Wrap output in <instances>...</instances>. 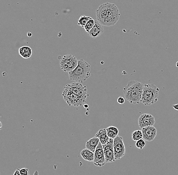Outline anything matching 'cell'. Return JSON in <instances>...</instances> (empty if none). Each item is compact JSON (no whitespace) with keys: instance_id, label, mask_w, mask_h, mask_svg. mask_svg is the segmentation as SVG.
<instances>
[{"instance_id":"2","label":"cell","mask_w":178,"mask_h":175,"mask_svg":"<svg viewBox=\"0 0 178 175\" xmlns=\"http://www.w3.org/2000/svg\"><path fill=\"white\" fill-rule=\"evenodd\" d=\"M97 20L102 25L112 26L118 21L121 14L119 9L113 3H104L96 10Z\"/></svg>"},{"instance_id":"17","label":"cell","mask_w":178,"mask_h":175,"mask_svg":"<svg viewBox=\"0 0 178 175\" xmlns=\"http://www.w3.org/2000/svg\"><path fill=\"white\" fill-rule=\"evenodd\" d=\"M106 129L107 130V135L109 137L114 139L116 137L118 136L119 130L117 127L115 126H109Z\"/></svg>"},{"instance_id":"16","label":"cell","mask_w":178,"mask_h":175,"mask_svg":"<svg viewBox=\"0 0 178 175\" xmlns=\"http://www.w3.org/2000/svg\"><path fill=\"white\" fill-rule=\"evenodd\" d=\"M80 154L84 160H87L88 162H93L94 161V154H95L94 152L87 148L82 150L80 152Z\"/></svg>"},{"instance_id":"3","label":"cell","mask_w":178,"mask_h":175,"mask_svg":"<svg viewBox=\"0 0 178 175\" xmlns=\"http://www.w3.org/2000/svg\"><path fill=\"white\" fill-rule=\"evenodd\" d=\"M144 84L136 80H131L123 88V94L127 101L131 104L141 103L142 92Z\"/></svg>"},{"instance_id":"27","label":"cell","mask_w":178,"mask_h":175,"mask_svg":"<svg viewBox=\"0 0 178 175\" xmlns=\"http://www.w3.org/2000/svg\"><path fill=\"white\" fill-rule=\"evenodd\" d=\"M1 129H2V124L1 122Z\"/></svg>"},{"instance_id":"6","label":"cell","mask_w":178,"mask_h":175,"mask_svg":"<svg viewBox=\"0 0 178 175\" xmlns=\"http://www.w3.org/2000/svg\"><path fill=\"white\" fill-rule=\"evenodd\" d=\"M60 66L61 69L65 72H70L74 70L78 66L79 60L71 54L65 55L60 58Z\"/></svg>"},{"instance_id":"9","label":"cell","mask_w":178,"mask_h":175,"mask_svg":"<svg viewBox=\"0 0 178 175\" xmlns=\"http://www.w3.org/2000/svg\"><path fill=\"white\" fill-rule=\"evenodd\" d=\"M114 139L109 138V140L105 145H103V150L106 163L115 162L113 148Z\"/></svg>"},{"instance_id":"1","label":"cell","mask_w":178,"mask_h":175,"mask_svg":"<svg viewBox=\"0 0 178 175\" xmlns=\"http://www.w3.org/2000/svg\"><path fill=\"white\" fill-rule=\"evenodd\" d=\"M87 88L81 83L74 82L67 84L62 92L63 99L69 106L80 107L86 102L88 96Z\"/></svg>"},{"instance_id":"26","label":"cell","mask_w":178,"mask_h":175,"mask_svg":"<svg viewBox=\"0 0 178 175\" xmlns=\"http://www.w3.org/2000/svg\"><path fill=\"white\" fill-rule=\"evenodd\" d=\"M176 66H177V67H178V62H177V63H176Z\"/></svg>"},{"instance_id":"8","label":"cell","mask_w":178,"mask_h":175,"mask_svg":"<svg viewBox=\"0 0 178 175\" xmlns=\"http://www.w3.org/2000/svg\"><path fill=\"white\" fill-rule=\"evenodd\" d=\"M94 160L93 163L95 166L99 167H102L106 164L104 152L103 150V145L100 142L97 146L96 149L94 152Z\"/></svg>"},{"instance_id":"24","label":"cell","mask_w":178,"mask_h":175,"mask_svg":"<svg viewBox=\"0 0 178 175\" xmlns=\"http://www.w3.org/2000/svg\"><path fill=\"white\" fill-rule=\"evenodd\" d=\"M20 175V169L19 168H17L16 170H15V173H14V175Z\"/></svg>"},{"instance_id":"22","label":"cell","mask_w":178,"mask_h":175,"mask_svg":"<svg viewBox=\"0 0 178 175\" xmlns=\"http://www.w3.org/2000/svg\"><path fill=\"white\" fill-rule=\"evenodd\" d=\"M20 175H30V173H29V170L28 168H24L20 169Z\"/></svg>"},{"instance_id":"13","label":"cell","mask_w":178,"mask_h":175,"mask_svg":"<svg viewBox=\"0 0 178 175\" xmlns=\"http://www.w3.org/2000/svg\"><path fill=\"white\" fill-rule=\"evenodd\" d=\"M95 136L98 137L102 145H105L109 140L108 136L107 135L106 129H101L98 132L95 134Z\"/></svg>"},{"instance_id":"23","label":"cell","mask_w":178,"mask_h":175,"mask_svg":"<svg viewBox=\"0 0 178 175\" xmlns=\"http://www.w3.org/2000/svg\"><path fill=\"white\" fill-rule=\"evenodd\" d=\"M118 103L119 104H123L125 103V99L123 96H119L118 99Z\"/></svg>"},{"instance_id":"5","label":"cell","mask_w":178,"mask_h":175,"mask_svg":"<svg viewBox=\"0 0 178 175\" xmlns=\"http://www.w3.org/2000/svg\"><path fill=\"white\" fill-rule=\"evenodd\" d=\"M159 91V88L155 84L152 83L144 84L141 103L147 106L156 104L158 100Z\"/></svg>"},{"instance_id":"4","label":"cell","mask_w":178,"mask_h":175,"mask_svg":"<svg viewBox=\"0 0 178 175\" xmlns=\"http://www.w3.org/2000/svg\"><path fill=\"white\" fill-rule=\"evenodd\" d=\"M68 73L70 80L83 83L91 76V66L84 59H79L76 68Z\"/></svg>"},{"instance_id":"10","label":"cell","mask_w":178,"mask_h":175,"mask_svg":"<svg viewBox=\"0 0 178 175\" xmlns=\"http://www.w3.org/2000/svg\"><path fill=\"white\" fill-rule=\"evenodd\" d=\"M155 124L156 119L150 114H142L138 119V126L141 129L150 126H154Z\"/></svg>"},{"instance_id":"18","label":"cell","mask_w":178,"mask_h":175,"mask_svg":"<svg viewBox=\"0 0 178 175\" xmlns=\"http://www.w3.org/2000/svg\"><path fill=\"white\" fill-rule=\"evenodd\" d=\"M92 17H91L86 16V15H83V16H80L79 19L78 20V24L82 27H84L87 23L88 22L89 20Z\"/></svg>"},{"instance_id":"14","label":"cell","mask_w":178,"mask_h":175,"mask_svg":"<svg viewBox=\"0 0 178 175\" xmlns=\"http://www.w3.org/2000/svg\"><path fill=\"white\" fill-rule=\"evenodd\" d=\"M33 51L29 46H22L19 48V54L24 59H28L32 56Z\"/></svg>"},{"instance_id":"7","label":"cell","mask_w":178,"mask_h":175,"mask_svg":"<svg viewBox=\"0 0 178 175\" xmlns=\"http://www.w3.org/2000/svg\"><path fill=\"white\" fill-rule=\"evenodd\" d=\"M114 152L115 160H118L123 158L126 154V147L123 138L118 136L114 139Z\"/></svg>"},{"instance_id":"15","label":"cell","mask_w":178,"mask_h":175,"mask_svg":"<svg viewBox=\"0 0 178 175\" xmlns=\"http://www.w3.org/2000/svg\"><path fill=\"white\" fill-rule=\"evenodd\" d=\"M100 142V140L98 137H93L86 142V148L90 150L93 152H95V150Z\"/></svg>"},{"instance_id":"25","label":"cell","mask_w":178,"mask_h":175,"mask_svg":"<svg viewBox=\"0 0 178 175\" xmlns=\"http://www.w3.org/2000/svg\"><path fill=\"white\" fill-rule=\"evenodd\" d=\"M173 108H174L175 110H177L178 111V104H175L173 106Z\"/></svg>"},{"instance_id":"20","label":"cell","mask_w":178,"mask_h":175,"mask_svg":"<svg viewBox=\"0 0 178 175\" xmlns=\"http://www.w3.org/2000/svg\"><path fill=\"white\" fill-rule=\"evenodd\" d=\"M95 23V20L94 19H93L92 18L89 20L88 22L87 23L85 26L84 27V30L86 32L89 33L90 30L94 26Z\"/></svg>"},{"instance_id":"19","label":"cell","mask_w":178,"mask_h":175,"mask_svg":"<svg viewBox=\"0 0 178 175\" xmlns=\"http://www.w3.org/2000/svg\"><path fill=\"white\" fill-rule=\"evenodd\" d=\"M132 138L135 141L139 140L143 138V133L142 130H136L133 132L132 135Z\"/></svg>"},{"instance_id":"12","label":"cell","mask_w":178,"mask_h":175,"mask_svg":"<svg viewBox=\"0 0 178 175\" xmlns=\"http://www.w3.org/2000/svg\"><path fill=\"white\" fill-rule=\"evenodd\" d=\"M104 29L103 25L99 23L97 20H95V25L90 31L89 32V35L92 38L96 39L99 36H101L104 33Z\"/></svg>"},{"instance_id":"11","label":"cell","mask_w":178,"mask_h":175,"mask_svg":"<svg viewBox=\"0 0 178 175\" xmlns=\"http://www.w3.org/2000/svg\"><path fill=\"white\" fill-rule=\"evenodd\" d=\"M143 133V138L145 140L150 142L153 140L156 136L157 130L154 126H150L141 129Z\"/></svg>"},{"instance_id":"21","label":"cell","mask_w":178,"mask_h":175,"mask_svg":"<svg viewBox=\"0 0 178 175\" xmlns=\"http://www.w3.org/2000/svg\"><path fill=\"white\" fill-rule=\"evenodd\" d=\"M146 145V142L143 138L137 141L135 143L136 147L139 150H142Z\"/></svg>"}]
</instances>
